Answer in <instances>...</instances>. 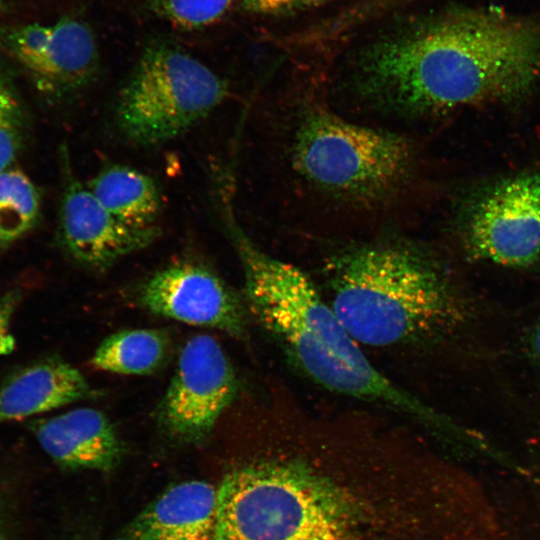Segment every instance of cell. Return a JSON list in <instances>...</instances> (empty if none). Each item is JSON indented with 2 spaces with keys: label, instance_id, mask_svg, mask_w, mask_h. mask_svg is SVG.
<instances>
[{
  "label": "cell",
  "instance_id": "e0dca14e",
  "mask_svg": "<svg viewBox=\"0 0 540 540\" xmlns=\"http://www.w3.org/2000/svg\"><path fill=\"white\" fill-rule=\"evenodd\" d=\"M41 206L40 191L23 170L0 171V254L34 230Z\"/></svg>",
  "mask_w": 540,
  "mask_h": 540
},
{
  "label": "cell",
  "instance_id": "9a60e30c",
  "mask_svg": "<svg viewBox=\"0 0 540 540\" xmlns=\"http://www.w3.org/2000/svg\"><path fill=\"white\" fill-rule=\"evenodd\" d=\"M87 187L114 217L135 228H153L161 213L162 198L155 180L133 167L106 166Z\"/></svg>",
  "mask_w": 540,
  "mask_h": 540
},
{
  "label": "cell",
  "instance_id": "277c9868",
  "mask_svg": "<svg viewBox=\"0 0 540 540\" xmlns=\"http://www.w3.org/2000/svg\"><path fill=\"white\" fill-rule=\"evenodd\" d=\"M331 308L361 345L412 352L459 319L446 271L421 243L378 236L342 246L324 265Z\"/></svg>",
  "mask_w": 540,
  "mask_h": 540
},
{
  "label": "cell",
  "instance_id": "8fae6325",
  "mask_svg": "<svg viewBox=\"0 0 540 540\" xmlns=\"http://www.w3.org/2000/svg\"><path fill=\"white\" fill-rule=\"evenodd\" d=\"M140 303L149 312L188 325L247 335L245 302L202 264L182 260L156 271L143 284Z\"/></svg>",
  "mask_w": 540,
  "mask_h": 540
},
{
  "label": "cell",
  "instance_id": "5b68a950",
  "mask_svg": "<svg viewBox=\"0 0 540 540\" xmlns=\"http://www.w3.org/2000/svg\"><path fill=\"white\" fill-rule=\"evenodd\" d=\"M286 108L281 155L302 193L335 212L375 216L412 198L420 172L412 137L351 121L308 92Z\"/></svg>",
  "mask_w": 540,
  "mask_h": 540
},
{
  "label": "cell",
  "instance_id": "3957f363",
  "mask_svg": "<svg viewBox=\"0 0 540 540\" xmlns=\"http://www.w3.org/2000/svg\"><path fill=\"white\" fill-rule=\"evenodd\" d=\"M233 194L215 199L244 276L247 310L309 380L330 392L382 405L420 422L438 415L380 372L302 269L263 251L242 229Z\"/></svg>",
  "mask_w": 540,
  "mask_h": 540
},
{
  "label": "cell",
  "instance_id": "5bb4252c",
  "mask_svg": "<svg viewBox=\"0 0 540 540\" xmlns=\"http://www.w3.org/2000/svg\"><path fill=\"white\" fill-rule=\"evenodd\" d=\"M93 391L82 373L60 358H45L0 382V424L22 420L87 399Z\"/></svg>",
  "mask_w": 540,
  "mask_h": 540
},
{
  "label": "cell",
  "instance_id": "ac0fdd59",
  "mask_svg": "<svg viewBox=\"0 0 540 540\" xmlns=\"http://www.w3.org/2000/svg\"><path fill=\"white\" fill-rule=\"evenodd\" d=\"M28 115L12 77L0 61V171L14 165L28 138Z\"/></svg>",
  "mask_w": 540,
  "mask_h": 540
},
{
  "label": "cell",
  "instance_id": "2e32d148",
  "mask_svg": "<svg viewBox=\"0 0 540 540\" xmlns=\"http://www.w3.org/2000/svg\"><path fill=\"white\" fill-rule=\"evenodd\" d=\"M170 340L157 329H125L107 336L96 348L91 365L123 375H147L166 361Z\"/></svg>",
  "mask_w": 540,
  "mask_h": 540
},
{
  "label": "cell",
  "instance_id": "d6986e66",
  "mask_svg": "<svg viewBox=\"0 0 540 540\" xmlns=\"http://www.w3.org/2000/svg\"><path fill=\"white\" fill-rule=\"evenodd\" d=\"M237 0H147L159 18L183 30H197L220 21Z\"/></svg>",
  "mask_w": 540,
  "mask_h": 540
},
{
  "label": "cell",
  "instance_id": "8992f818",
  "mask_svg": "<svg viewBox=\"0 0 540 540\" xmlns=\"http://www.w3.org/2000/svg\"><path fill=\"white\" fill-rule=\"evenodd\" d=\"M228 93L225 80L200 60L174 44L154 42L117 94L116 125L136 145L163 144L203 120Z\"/></svg>",
  "mask_w": 540,
  "mask_h": 540
},
{
  "label": "cell",
  "instance_id": "7402d4cb",
  "mask_svg": "<svg viewBox=\"0 0 540 540\" xmlns=\"http://www.w3.org/2000/svg\"><path fill=\"white\" fill-rule=\"evenodd\" d=\"M0 540H15L12 518L4 499L0 497Z\"/></svg>",
  "mask_w": 540,
  "mask_h": 540
},
{
  "label": "cell",
  "instance_id": "30bf717a",
  "mask_svg": "<svg viewBox=\"0 0 540 540\" xmlns=\"http://www.w3.org/2000/svg\"><path fill=\"white\" fill-rule=\"evenodd\" d=\"M63 150L56 239L68 257L102 271L151 245L160 235L159 227L135 228L114 217L73 173Z\"/></svg>",
  "mask_w": 540,
  "mask_h": 540
},
{
  "label": "cell",
  "instance_id": "52a82bcc",
  "mask_svg": "<svg viewBox=\"0 0 540 540\" xmlns=\"http://www.w3.org/2000/svg\"><path fill=\"white\" fill-rule=\"evenodd\" d=\"M0 52L47 101L61 103L86 89L99 70L97 42L82 20L0 26Z\"/></svg>",
  "mask_w": 540,
  "mask_h": 540
},
{
  "label": "cell",
  "instance_id": "7a4b0ae2",
  "mask_svg": "<svg viewBox=\"0 0 540 540\" xmlns=\"http://www.w3.org/2000/svg\"><path fill=\"white\" fill-rule=\"evenodd\" d=\"M539 79V21L466 9L413 21L366 44L346 93L368 112L412 121L517 100Z\"/></svg>",
  "mask_w": 540,
  "mask_h": 540
},
{
  "label": "cell",
  "instance_id": "6da1fadb",
  "mask_svg": "<svg viewBox=\"0 0 540 540\" xmlns=\"http://www.w3.org/2000/svg\"><path fill=\"white\" fill-rule=\"evenodd\" d=\"M461 486L382 436L284 428L225 474L213 540H470Z\"/></svg>",
  "mask_w": 540,
  "mask_h": 540
},
{
  "label": "cell",
  "instance_id": "4fadbf2b",
  "mask_svg": "<svg viewBox=\"0 0 540 540\" xmlns=\"http://www.w3.org/2000/svg\"><path fill=\"white\" fill-rule=\"evenodd\" d=\"M218 489L192 480L170 487L134 517L116 540H213Z\"/></svg>",
  "mask_w": 540,
  "mask_h": 540
},
{
  "label": "cell",
  "instance_id": "ba28073f",
  "mask_svg": "<svg viewBox=\"0 0 540 540\" xmlns=\"http://www.w3.org/2000/svg\"><path fill=\"white\" fill-rule=\"evenodd\" d=\"M463 242L475 258L527 267L540 255V172L486 188L461 216Z\"/></svg>",
  "mask_w": 540,
  "mask_h": 540
},
{
  "label": "cell",
  "instance_id": "603a6c76",
  "mask_svg": "<svg viewBox=\"0 0 540 540\" xmlns=\"http://www.w3.org/2000/svg\"><path fill=\"white\" fill-rule=\"evenodd\" d=\"M532 345H533L534 353L540 362V318L534 328Z\"/></svg>",
  "mask_w": 540,
  "mask_h": 540
},
{
  "label": "cell",
  "instance_id": "ffe728a7",
  "mask_svg": "<svg viewBox=\"0 0 540 540\" xmlns=\"http://www.w3.org/2000/svg\"><path fill=\"white\" fill-rule=\"evenodd\" d=\"M334 1L336 0H237L244 12L265 16L291 15Z\"/></svg>",
  "mask_w": 540,
  "mask_h": 540
},
{
  "label": "cell",
  "instance_id": "44dd1931",
  "mask_svg": "<svg viewBox=\"0 0 540 540\" xmlns=\"http://www.w3.org/2000/svg\"><path fill=\"white\" fill-rule=\"evenodd\" d=\"M21 299L22 291L18 288L11 289L0 297V355L10 353L15 347V339L9 329Z\"/></svg>",
  "mask_w": 540,
  "mask_h": 540
},
{
  "label": "cell",
  "instance_id": "9c48e42d",
  "mask_svg": "<svg viewBox=\"0 0 540 540\" xmlns=\"http://www.w3.org/2000/svg\"><path fill=\"white\" fill-rule=\"evenodd\" d=\"M238 391V380L219 342L207 334L182 347L173 377L158 408V421L171 437L203 440Z\"/></svg>",
  "mask_w": 540,
  "mask_h": 540
},
{
  "label": "cell",
  "instance_id": "7c38bea8",
  "mask_svg": "<svg viewBox=\"0 0 540 540\" xmlns=\"http://www.w3.org/2000/svg\"><path fill=\"white\" fill-rule=\"evenodd\" d=\"M43 451L60 467L110 471L123 453L120 437L100 410L79 407L29 425Z\"/></svg>",
  "mask_w": 540,
  "mask_h": 540
}]
</instances>
